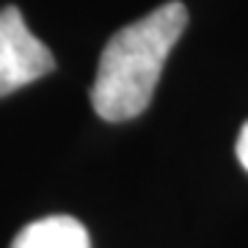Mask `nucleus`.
I'll return each instance as SVG.
<instances>
[{"label": "nucleus", "mask_w": 248, "mask_h": 248, "mask_svg": "<svg viewBox=\"0 0 248 248\" xmlns=\"http://www.w3.org/2000/svg\"><path fill=\"white\" fill-rule=\"evenodd\" d=\"M187 25L179 0L163 3L108 39L91 86V108L105 122H127L149 108L166 58Z\"/></svg>", "instance_id": "obj_1"}, {"label": "nucleus", "mask_w": 248, "mask_h": 248, "mask_svg": "<svg viewBox=\"0 0 248 248\" xmlns=\"http://www.w3.org/2000/svg\"><path fill=\"white\" fill-rule=\"evenodd\" d=\"M53 69L50 47L31 33L19 9H0V97L14 94Z\"/></svg>", "instance_id": "obj_2"}, {"label": "nucleus", "mask_w": 248, "mask_h": 248, "mask_svg": "<svg viewBox=\"0 0 248 248\" xmlns=\"http://www.w3.org/2000/svg\"><path fill=\"white\" fill-rule=\"evenodd\" d=\"M9 248H91V240L78 218L50 215L19 229Z\"/></svg>", "instance_id": "obj_3"}, {"label": "nucleus", "mask_w": 248, "mask_h": 248, "mask_svg": "<svg viewBox=\"0 0 248 248\" xmlns=\"http://www.w3.org/2000/svg\"><path fill=\"white\" fill-rule=\"evenodd\" d=\"M234 152H237L240 166L248 171V122L243 124V130H240V135H237V146H234Z\"/></svg>", "instance_id": "obj_4"}]
</instances>
